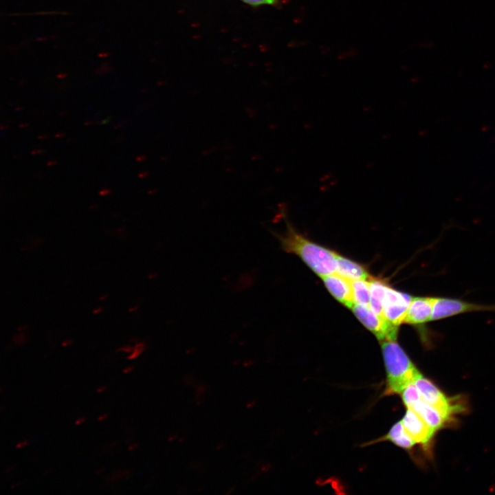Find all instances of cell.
Instances as JSON below:
<instances>
[{
	"mask_svg": "<svg viewBox=\"0 0 495 495\" xmlns=\"http://www.w3.org/2000/svg\"><path fill=\"white\" fill-rule=\"evenodd\" d=\"M274 235L284 251L298 255L320 277L336 272L338 253L304 237L289 223L284 234Z\"/></svg>",
	"mask_w": 495,
	"mask_h": 495,
	"instance_id": "obj_1",
	"label": "cell"
},
{
	"mask_svg": "<svg viewBox=\"0 0 495 495\" xmlns=\"http://www.w3.org/2000/svg\"><path fill=\"white\" fill-rule=\"evenodd\" d=\"M381 348L386 373L384 395L401 394L422 374L396 340L381 342Z\"/></svg>",
	"mask_w": 495,
	"mask_h": 495,
	"instance_id": "obj_2",
	"label": "cell"
},
{
	"mask_svg": "<svg viewBox=\"0 0 495 495\" xmlns=\"http://www.w3.org/2000/svg\"><path fill=\"white\" fill-rule=\"evenodd\" d=\"M414 384L424 402L439 409L450 418L463 411V406L459 403L460 402L456 398L447 397L432 382L422 375L415 380Z\"/></svg>",
	"mask_w": 495,
	"mask_h": 495,
	"instance_id": "obj_3",
	"label": "cell"
},
{
	"mask_svg": "<svg viewBox=\"0 0 495 495\" xmlns=\"http://www.w3.org/2000/svg\"><path fill=\"white\" fill-rule=\"evenodd\" d=\"M351 309L358 319L378 340H396L399 327L386 321L370 307L355 303Z\"/></svg>",
	"mask_w": 495,
	"mask_h": 495,
	"instance_id": "obj_4",
	"label": "cell"
},
{
	"mask_svg": "<svg viewBox=\"0 0 495 495\" xmlns=\"http://www.w3.org/2000/svg\"><path fill=\"white\" fill-rule=\"evenodd\" d=\"M473 311H495V305H482L460 299L436 297L431 321Z\"/></svg>",
	"mask_w": 495,
	"mask_h": 495,
	"instance_id": "obj_5",
	"label": "cell"
},
{
	"mask_svg": "<svg viewBox=\"0 0 495 495\" xmlns=\"http://www.w3.org/2000/svg\"><path fill=\"white\" fill-rule=\"evenodd\" d=\"M412 296L387 285L383 301V318L399 327L404 322Z\"/></svg>",
	"mask_w": 495,
	"mask_h": 495,
	"instance_id": "obj_6",
	"label": "cell"
},
{
	"mask_svg": "<svg viewBox=\"0 0 495 495\" xmlns=\"http://www.w3.org/2000/svg\"><path fill=\"white\" fill-rule=\"evenodd\" d=\"M434 296L412 297L408 306L404 322L419 327L422 331L421 338L424 342H428V336L425 333L424 325L431 321Z\"/></svg>",
	"mask_w": 495,
	"mask_h": 495,
	"instance_id": "obj_7",
	"label": "cell"
},
{
	"mask_svg": "<svg viewBox=\"0 0 495 495\" xmlns=\"http://www.w3.org/2000/svg\"><path fill=\"white\" fill-rule=\"evenodd\" d=\"M405 430L417 443L424 447L428 446L435 432L414 410L407 408L401 420Z\"/></svg>",
	"mask_w": 495,
	"mask_h": 495,
	"instance_id": "obj_8",
	"label": "cell"
},
{
	"mask_svg": "<svg viewBox=\"0 0 495 495\" xmlns=\"http://www.w3.org/2000/svg\"><path fill=\"white\" fill-rule=\"evenodd\" d=\"M322 278L331 295L340 303L351 309L355 304L351 281L336 272Z\"/></svg>",
	"mask_w": 495,
	"mask_h": 495,
	"instance_id": "obj_9",
	"label": "cell"
},
{
	"mask_svg": "<svg viewBox=\"0 0 495 495\" xmlns=\"http://www.w3.org/2000/svg\"><path fill=\"white\" fill-rule=\"evenodd\" d=\"M408 409L414 410L419 415L435 433L445 427L446 424L452 419L439 409L429 405L422 399L416 402L411 408Z\"/></svg>",
	"mask_w": 495,
	"mask_h": 495,
	"instance_id": "obj_10",
	"label": "cell"
},
{
	"mask_svg": "<svg viewBox=\"0 0 495 495\" xmlns=\"http://www.w3.org/2000/svg\"><path fill=\"white\" fill-rule=\"evenodd\" d=\"M337 263L336 273L350 280L371 278L364 266L339 254H337Z\"/></svg>",
	"mask_w": 495,
	"mask_h": 495,
	"instance_id": "obj_11",
	"label": "cell"
},
{
	"mask_svg": "<svg viewBox=\"0 0 495 495\" xmlns=\"http://www.w3.org/2000/svg\"><path fill=\"white\" fill-rule=\"evenodd\" d=\"M382 441H389L407 450H410L417 443L406 432L402 421L395 423L386 434L371 443Z\"/></svg>",
	"mask_w": 495,
	"mask_h": 495,
	"instance_id": "obj_12",
	"label": "cell"
},
{
	"mask_svg": "<svg viewBox=\"0 0 495 495\" xmlns=\"http://www.w3.org/2000/svg\"><path fill=\"white\" fill-rule=\"evenodd\" d=\"M369 280L371 294L369 307L383 318V301L388 285L384 280L373 277H371Z\"/></svg>",
	"mask_w": 495,
	"mask_h": 495,
	"instance_id": "obj_13",
	"label": "cell"
},
{
	"mask_svg": "<svg viewBox=\"0 0 495 495\" xmlns=\"http://www.w3.org/2000/svg\"><path fill=\"white\" fill-rule=\"evenodd\" d=\"M351 281L355 303L369 307L370 305V280L358 279Z\"/></svg>",
	"mask_w": 495,
	"mask_h": 495,
	"instance_id": "obj_14",
	"label": "cell"
},
{
	"mask_svg": "<svg viewBox=\"0 0 495 495\" xmlns=\"http://www.w3.org/2000/svg\"><path fill=\"white\" fill-rule=\"evenodd\" d=\"M401 395L402 402L407 408H411L416 402L421 399L419 391L414 383L406 386L401 393Z\"/></svg>",
	"mask_w": 495,
	"mask_h": 495,
	"instance_id": "obj_15",
	"label": "cell"
},
{
	"mask_svg": "<svg viewBox=\"0 0 495 495\" xmlns=\"http://www.w3.org/2000/svg\"><path fill=\"white\" fill-rule=\"evenodd\" d=\"M242 1L252 6H259L262 5H271V6H278L283 1V0H241Z\"/></svg>",
	"mask_w": 495,
	"mask_h": 495,
	"instance_id": "obj_16",
	"label": "cell"
},
{
	"mask_svg": "<svg viewBox=\"0 0 495 495\" xmlns=\"http://www.w3.org/2000/svg\"><path fill=\"white\" fill-rule=\"evenodd\" d=\"M131 470H122L114 472L109 477V481L114 482L120 479L126 478L131 474Z\"/></svg>",
	"mask_w": 495,
	"mask_h": 495,
	"instance_id": "obj_17",
	"label": "cell"
},
{
	"mask_svg": "<svg viewBox=\"0 0 495 495\" xmlns=\"http://www.w3.org/2000/svg\"><path fill=\"white\" fill-rule=\"evenodd\" d=\"M144 349V343H138L133 348L132 352L126 357L127 360H131L138 358Z\"/></svg>",
	"mask_w": 495,
	"mask_h": 495,
	"instance_id": "obj_18",
	"label": "cell"
},
{
	"mask_svg": "<svg viewBox=\"0 0 495 495\" xmlns=\"http://www.w3.org/2000/svg\"><path fill=\"white\" fill-rule=\"evenodd\" d=\"M207 389V386L204 384H199L196 388V397H201L202 395Z\"/></svg>",
	"mask_w": 495,
	"mask_h": 495,
	"instance_id": "obj_19",
	"label": "cell"
},
{
	"mask_svg": "<svg viewBox=\"0 0 495 495\" xmlns=\"http://www.w3.org/2000/svg\"><path fill=\"white\" fill-rule=\"evenodd\" d=\"M133 348L130 346H124L122 347H120L118 349V351H124L125 353H131L133 351Z\"/></svg>",
	"mask_w": 495,
	"mask_h": 495,
	"instance_id": "obj_20",
	"label": "cell"
},
{
	"mask_svg": "<svg viewBox=\"0 0 495 495\" xmlns=\"http://www.w3.org/2000/svg\"><path fill=\"white\" fill-rule=\"evenodd\" d=\"M28 440H23V441H19V442H18V443L16 444V449H21V448L25 447L26 446H28Z\"/></svg>",
	"mask_w": 495,
	"mask_h": 495,
	"instance_id": "obj_21",
	"label": "cell"
},
{
	"mask_svg": "<svg viewBox=\"0 0 495 495\" xmlns=\"http://www.w3.org/2000/svg\"><path fill=\"white\" fill-rule=\"evenodd\" d=\"M86 421H87L86 417H81L76 419L75 420L74 424L76 426H80V425L84 424Z\"/></svg>",
	"mask_w": 495,
	"mask_h": 495,
	"instance_id": "obj_22",
	"label": "cell"
},
{
	"mask_svg": "<svg viewBox=\"0 0 495 495\" xmlns=\"http://www.w3.org/2000/svg\"><path fill=\"white\" fill-rule=\"evenodd\" d=\"M111 193V190L107 188H104L99 191V195L102 196H106Z\"/></svg>",
	"mask_w": 495,
	"mask_h": 495,
	"instance_id": "obj_23",
	"label": "cell"
},
{
	"mask_svg": "<svg viewBox=\"0 0 495 495\" xmlns=\"http://www.w3.org/2000/svg\"><path fill=\"white\" fill-rule=\"evenodd\" d=\"M256 404V401L254 399H252V400L246 403L245 406L248 408H252L254 407Z\"/></svg>",
	"mask_w": 495,
	"mask_h": 495,
	"instance_id": "obj_24",
	"label": "cell"
},
{
	"mask_svg": "<svg viewBox=\"0 0 495 495\" xmlns=\"http://www.w3.org/2000/svg\"><path fill=\"white\" fill-rule=\"evenodd\" d=\"M108 417H109V415L107 413H102L98 417V420L99 421H103L106 420L108 418Z\"/></svg>",
	"mask_w": 495,
	"mask_h": 495,
	"instance_id": "obj_25",
	"label": "cell"
},
{
	"mask_svg": "<svg viewBox=\"0 0 495 495\" xmlns=\"http://www.w3.org/2000/svg\"><path fill=\"white\" fill-rule=\"evenodd\" d=\"M133 370V366H126V367H125V368H123L122 372H123L124 374H128V373H130L131 372H132Z\"/></svg>",
	"mask_w": 495,
	"mask_h": 495,
	"instance_id": "obj_26",
	"label": "cell"
},
{
	"mask_svg": "<svg viewBox=\"0 0 495 495\" xmlns=\"http://www.w3.org/2000/svg\"><path fill=\"white\" fill-rule=\"evenodd\" d=\"M107 386H105V385L101 386H99V387L96 389V392H97L98 393H104V392L107 390Z\"/></svg>",
	"mask_w": 495,
	"mask_h": 495,
	"instance_id": "obj_27",
	"label": "cell"
},
{
	"mask_svg": "<svg viewBox=\"0 0 495 495\" xmlns=\"http://www.w3.org/2000/svg\"><path fill=\"white\" fill-rule=\"evenodd\" d=\"M43 152H44V150H43V149H41V148L34 149L33 151H31V154H32V155H37V154H41V153H42Z\"/></svg>",
	"mask_w": 495,
	"mask_h": 495,
	"instance_id": "obj_28",
	"label": "cell"
},
{
	"mask_svg": "<svg viewBox=\"0 0 495 495\" xmlns=\"http://www.w3.org/2000/svg\"><path fill=\"white\" fill-rule=\"evenodd\" d=\"M138 447V443L131 444V445L129 446V447H128V450H129V451H133V450H135Z\"/></svg>",
	"mask_w": 495,
	"mask_h": 495,
	"instance_id": "obj_29",
	"label": "cell"
},
{
	"mask_svg": "<svg viewBox=\"0 0 495 495\" xmlns=\"http://www.w3.org/2000/svg\"><path fill=\"white\" fill-rule=\"evenodd\" d=\"M57 163H58L57 160H49L47 162V165L49 166H53L56 165Z\"/></svg>",
	"mask_w": 495,
	"mask_h": 495,
	"instance_id": "obj_30",
	"label": "cell"
},
{
	"mask_svg": "<svg viewBox=\"0 0 495 495\" xmlns=\"http://www.w3.org/2000/svg\"><path fill=\"white\" fill-rule=\"evenodd\" d=\"M109 121H110V117H108L107 118H106L104 120H102L100 122H98V123L100 124H106L109 123Z\"/></svg>",
	"mask_w": 495,
	"mask_h": 495,
	"instance_id": "obj_31",
	"label": "cell"
},
{
	"mask_svg": "<svg viewBox=\"0 0 495 495\" xmlns=\"http://www.w3.org/2000/svg\"><path fill=\"white\" fill-rule=\"evenodd\" d=\"M125 122H126L125 120H123L122 122H120L119 124H118L117 125L114 126L113 129H118L121 128V127L124 124Z\"/></svg>",
	"mask_w": 495,
	"mask_h": 495,
	"instance_id": "obj_32",
	"label": "cell"
},
{
	"mask_svg": "<svg viewBox=\"0 0 495 495\" xmlns=\"http://www.w3.org/2000/svg\"><path fill=\"white\" fill-rule=\"evenodd\" d=\"M252 364H253V362L251 361V360H250V361H249V360H248V361H245V362H244V363H243V366H245V367H247V366H252Z\"/></svg>",
	"mask_w": 495,
	"mask_h": 495,
	"instance_id": "obj_33",
	"label": "cell"
},
{
	"mask_svg": "<svg viewBox=\"0 0 495 495\" xmlns=\"http://www.w3.org/2000/svg\"><path fill=\"white\" fill-rule=\"evenodd\" d=\"M65 133L60 132V133H58L55 134L54 136H55L56 138H62V137H63V136H65Z\"/></svg>",
	"mask_w": 495,
	"mask_h": 495,
	"instance_id": "obj_34",
	"label": "cell"
},
{
	"mask_svg": "<svg viewBox=\"0 0 495 495\" xmlns=\"http://www.w3.org/2000/svg\"><path fill=\"white\" fill-rule=\"evenodd\" d=\"M49 138L48 135H40L38 136V139H45V138Z\"/></svg>",
	"mask_w": 495,
	"mask_h": 495,
	"instance_id": "obj_35",
	"label": "cell"
},
{
	"mask_svg": "<svg viewBox=\"0 0 495 495\" xmlns=\"http://www.w3.org/2000/svg\"><path fill=\"white\" fill-rule=\"evenodd\" d=\"M28 126H29V124L28 123H21L19 124V126L21 128H25Z\"/></svg>",
	"mask_w": 495,
	"mask_h": 495,
	"instance_id": "obj_36",
	"label": "cell"
},
{
	"mask_svg": "<svg viewBox=\"0 0 495 495\" xmlns=\"http://www.w3.org/2000/svg\"><path fill=\"white\" fill-rule=\"evenodd\" d=\"M224 445H225L224 443H219V444H218V445L217 446V448H216L217 450L221 449L223 447H224Z\"/></svg>",
	"mask_w": 495,
	"mask_h": 495,
	"instance_id": "obj_37",
	"label": "cell"
},
{
	"mask_svg": "<svg viewBox=\"0 0 495 495\" xmlns=\"http://www.w3.org/2000/svg\"><path fill=\"white\" fill-rule=\"evenodd\" d=\"M94 124V122H93V121H89V120L85 122V125H91V124Z\"/></svg>",
	"mask_w": 495,
	"mask_h": 495,
	"instance_id": "obj_38",
	"label": "cell"
},
{
	"mask_svg": "<svg viewBox=\"0 0 495 495\" xmlns=\"http://www.w3.org/2000/svg\"><path fill=\"white\" fill-rule=\"evenodd\" d=\"M7 128H8V126L3 125V124L1 126V129H2V130L4 129H7Z\"/></svg>",
	"mask_w": 495,
	"mask_h": 495,
	"instance_id": "obj_39",
	"label": "cell"
},
{
	"mask_svg": "<svg viewBox=\"0 0 495 495\" xmlns=\"http://www.w3.org/2000/svg\"><path fill=\"white\" fill-rule=\"evenodd\" d=\"M66 113H66L65 111H60V112L59 113L60 115H65V114H66Z\"/></svg>",
	"mask_w": 495,
	"mask_h": 495,
	"instance_id": "obj_40",
	"label": "cell"
},
{
	"mask_svg": "<svg viewBox=\"0 0 495 495\" xmlns=\"http://www.w3.org/2000/svg\"><path fill=\"white\" fill-rule=\"evenodd\" d=\"M21 109H23V107H17V108H16V110H17V111H19V110H21Z\"/></svg>",
	"mask_w": 495,
	"mask_h": 495,
	"instance_id": "obj_41",
	"label": "cell"
}]
</instances>
